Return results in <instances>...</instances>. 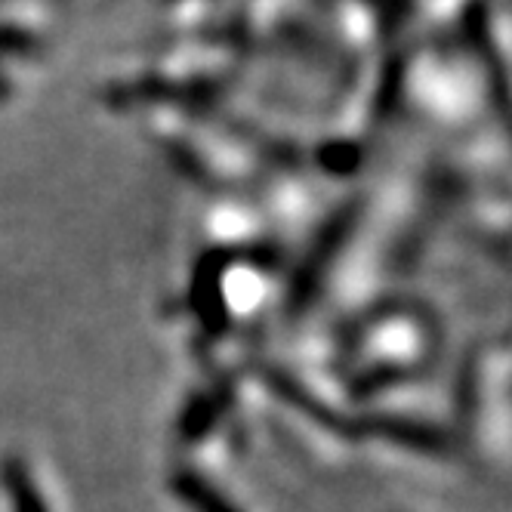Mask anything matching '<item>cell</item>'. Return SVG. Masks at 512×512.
Wrapping results in <instances>:
<instances>
[{
    "label": "cell",
    "mask_w": 512,
    "mask_h": 512,
    "mask_svg": "<svg viewBox=\"0 0 512 512\" xmlns=\"http://www.w3.org/2000/svg\"><path fill=\"white\" fill-rule=\"evenodd\" d=\"M161 4L186 22H198L204 13H213V4H219V0H161Z\"/></svg>",
    "instance_id": "1"
}]
</instances>
